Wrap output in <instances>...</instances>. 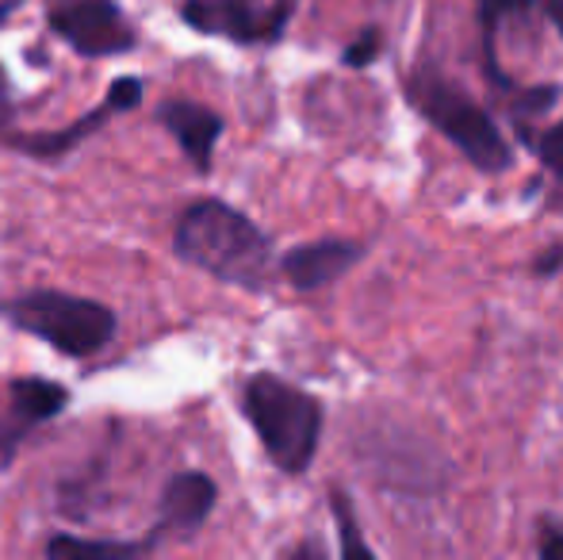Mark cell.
<instances>
[{
  "mask_svg": "<svg viewBox=\"0 0 563 560\" xmlns=\"http://www.w3.org/2000/svg\"><path fill=\"white\" fill-rule=\"evenodd\" d=\"M177 257L211 273V277L238 284V288H265L273 265V242L261 234L250 216L234 211L223 200H200L177 219L173 231Z\"/></svg>",
  "mask_w": 563,
  "mask_h": 560,
  "instance_id": "cell-1",
  "label": "cell"
},
{
  "mask_svg": "<svg viewBox=\"0 0 563 560\" xmlns=\"http://www.w3.org/2000/svg\"><path fill=\"white\" fill-rule=\"evenodd\" d=\"M245 419L257 430L268 461L288 476L307 472L322 438V407L303 388L280 381V376H253L242 392Z\"/></svg>",
  "mask_w": 563,
  "mask_h": 560,
  "instance_id": "cell-2",
  "label": "cell"
},
{
  "mask_svg": "<svg viewBox=\"0 0 563 560\" xmlns=\"http://www.w3.org/2000/svg\"><path fill=\"white\" fill-rule=\"evenodd\" d=\"M0 315L12 327L43 338L46 345H54L66 358H92V353H100L115 338L112 307L54 288L20 292V296L0 304Z\"/></svg>",
  "mask_w": 563,
  "mask_h": 560,
  "instance_id": "cell-3",
  "label": "cell"
},
{
  "mask_svg": "<svg viewBox=\"0 0 563 560\" xmlns=\"http://www.w3.org/2000/svg\"><path fill=\"white\" fill-rule=\"evenodd\" d=\"M410 100L418 105V112L445 135L460 154L472 165H479L483 173H503L510 165V146L498 135V128L490 123V116L479 105L456 92L449 81L430 74H418L407 85Z\"/></svg>",
  "mask_w": 563,
  "mask_h": 560,
  "instance_id": "cell-4",
  "label": "cell"
},
{
  "mask_svg": "<svg viewBox=\"0 0 563 560\" xmlns=\"http://www.w3.org/2000/svg\"><path fill=\"white\" fill-rule=\"evenodd\" d=\"M51 28L85 58H112L134 46V31L112 0H62L51 8Z\"/></svg>",
  "mask_w": 563,
  "mask_h": 560,
  "instance_id": "cell-5",
  "label": "cell"
},
{
  "mask_svg": "<svg viewBox=\"0 0 563 560\" xmlns=\"http://www.w3.org/2000/svg\"><path fill=\"white\" fill-rule=\"evenodd\" d=\"M291 0L261 8L253 0H188L185 23L203 35H227L234 43H273L284 35Z\"/></svg>",
  "mask_w": 563,
  "mask_h": 560,
  "instance_id": "cell-6",
  "label": "cell"
},
{
  "mask_svg": "<svg viewBox=\"0 0 563 560\" xmlns=\"http://www.w3.org/2000/svg\"><path fill=\"white\" fill-rule=\"evenodd\" d=\"M142 81L139 77H119V81H112V89H108V97H104V105L97 108V112H89V116H81L77 123H69V128H62V131H43V135H4L0 142H8V146H15L20 154H31V157H62V154H69V150L77 146L81 139H89L92 131L100 128V123L108 120V116H115V112H131V108H139L142 105Z\"/></svg>",
  "mask_w": 563,
  "mask_h": 560,
  "instance_id": "cell-7",
  "label": "cell"
},
{
  "mask_svg": "<svg viewBox=\"0 0 563 560\" xmlns=\"http://www.w3.org/2000/svg\"><path fill=\"white\" fill-rule=\"evenodd\" d=\"M69 404V392L54 381L43 376H20V381H8V426L0 430V453H12V446L31 430V426H43L58 419Z\"/></svg>",
  "mask_w": 563,
  "mask_h": 560,
  "instance_id": "cell-8",
  "label": "cell"
},
{
  "mask_svg": "<svg viewBox=\"0 0 563 560\" xmlns=\"http://www.w3.org/2000/svg\"><path fill=\"white\" fill-rule=\"evenodd\" d=\"M219 487L208 472H177L162 492L157 534H196L216 510Z\"/></svg>",
  "mask_w": 563,
  "mask_h": 560,
  "instance_id": "cell-9",
  "label": "cell"
},
{
  "mask_svg": "<svg viewBox=\"0 0 563 560\" xmlns=\"http://www.w3.org/2000/svg\"><path fill=\"white\" fill-rule=\"evenodd\" d=\"M157 120H162L165 131L180 142V150L192 157L196 169L200 173L211 169V162H216V142H219V135H223V120H219V112L196 105V100H165L162 112H157Z\"/></svg>",
  "mask_w": 563,
  "mask_h": 560,
  "instance_id": "cell-10",
  "label": "cell"
},
{
  "mask_svg": "<svg viewBox=\"0 0 563 560\" xmlns=\"http://www.w3.org/2000/svg\"><path fill=\"white\" fill-rule=\"evenodd\" d=\"M356 262H361V246L356 242L322 239L291 250L284 257V277L296 284L299 292H314V288H327L330 281H338L341 273H349Z\"/></svg>",
  "mask_w": 563,
  "mask_h": 560,
  "instance_id": "cell-11",
  "label": "cell"
},
{
  "mask_svg": "<svg viewBox=\"0 0 563 560\" xmlns=\"http://www.w3.org/2000/svg\"><path fill=\"white\" fill-rule=\"evenodd\" d=\"M150 541H92L74 534H54L46 541V560H134Z\"/></svg>",
  "mask_w": 563,
  "mask_h": 560,
  "instance_id": "cell-12",
  "label": "cell"
},
{
  "mask_svg": "<svg viewBox=\"0 0 563 560\" xmlns=\"http://www.w3.org/2000/svg\"><path fill=\"white\" fill-rule=\"evenodd\" d=\"M334 523H338V541H341V560H376V553L364 541L356 515L349 507V499L341 492H334Z\"/></svg>",
  "mask_w": 563,
  "mask_h": 560,
  "instance_id": "cell-13",
  "label": "cell"
},
{
  "mask_svg": "<svg viewBox=\"0 0 563 560\" xmlns=\"http://www.w3.org/2000/svg\"><path fill=\"white\" fill-rule=\"evenodd\" d=\"M379 46H384V39H379V31H361V35L353 39V43L345 46V54H341V62L345 66H353V69H364V66H372L376 62V54H379Z\"/></svg>",
  "mask_w": 563,
  "mask_h": 560,
  "instance_id": "cell-14",
  "label": "cell"
},
{
  "mask_svg": "<svg viewBox=\"0 0 563 560\" xmlns=\"http://www.w3.org/2000/svg\"><path fill=\"white\" fill-rule=\"evenodd\" d=\"M537 154H541V162L549 165L552 173H563V123L544 131V139L537 142Z\"/></svg>",
  "mask_w": 563,
  "mask_h": 560,
  "instance_id": "cell-15",
  "label": "cell"
},
{
  "mask_svg": "<svg viewBox=\"0 0 563 560\" xmlns=\"http://www.w3.org/2000/svg\"><path fill=\"white\" fill-rule=\"evenodd\" d=\"M537 553H541V560H563V530L560 526H549V530L541 534Z\"/></svg>",
  "mask_w": 563,
  "mask_h": 560,
  "instance_id": "cell-16",
  "label": "cell"
},
{
  "mask_svg": "<svg viewBox=\"0 0 563 560\" xmlns=\"http://www.w3.org/2000/svg\"><path fill=\"white\" fill-rule=\"evenodd\" d=\"M8 123H12V89H8V77L0 69V139L8 135Z\"/></svg>",
  "mask_w": 563,
  "mask_h": 560,
  "instance_id": "cell-17",
  "label": "cell"
},
{
  "mask_svg": "<svg viewBox=\"0 0 563 560\" xmlns=\"http://www.w3.org/2000/svg\"><path fill=\"white\" fill-rule=\"evenodd\" d=\"M288 560H327V553H322V546H314V541H303Z\"/></svg>",
  "mask_w": 563,
  "mask_h": 560,
  "instance_id": "cell-18",
  "label": "cell"
},
{
  "mask_svg": "<svg viewBox=\"0 0 563 560\" xmlns=\"http://www.w3.org/2000/svg\"><path fill=\"white\" fill-rule=\"evenodd\" d=\"M544 8H549V15H552V23H556V31L563 35V0H541Z\"/></svg>",
  "mask_w": 563,
  "mask_h": 560,
  "instance_id": "cell-19",
  "label": "cell"
},
{
  "mask_svg": "<svg viewBox=\"0 0 563 560\" xmlns=\"http://www.w3.org/2000/svg\"><path fill=\"white\" fill-rule=\"evenodd\" d=\"M556 265H563V250H549V254H544V262L537 265V273H552Z\"/></svg>",
  "mask_w": 563,
  "mask_h": 560,
  "instance_id": "cell-20",
  "label": "cell"
}]
</instances>
